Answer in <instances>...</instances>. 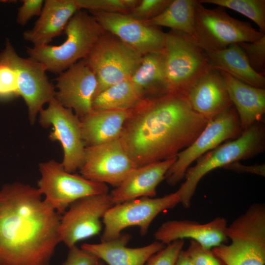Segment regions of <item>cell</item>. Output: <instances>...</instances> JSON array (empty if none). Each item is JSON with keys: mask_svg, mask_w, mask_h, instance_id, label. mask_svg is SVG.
Segmentation results:
<instances>
[{"mask_svg": "<svg viewBox=\"0 0 265 265\" xmlns=\"http://www.w3.org/2000/svg\"><path fill=\"white\" fill-rule=\"evenodd\" d=\"M209 121L193 110L186 96L166 93L144 99L132 109L119 139L139 167L176 157Z\"/></svg>", "mask_w": 265, "mask_h": 265, "instance_id": "obj_1", "label": "cell"}, {"mask_svg": "<svg viewBox=\"0 0 265 265\" xmlns=\"http://www.w3.org/2000/svg\"><path fill=\"white\" fill-rule=\"evenodd\" d=\"M42 196L19 182L0 189V265H50L61 215Z\"/></svg>", "mask_w": 265, "mask_h": 265, "instance_id": "obj_2", "label": "cell"}, {"mask_svg": "<svg viewBox=\"0 0 265 265\" xmlns=\"http://www.w3.org/2000/svg\"><path fill=\"white\" fill-rule=\"evenodd\" d=\"M64 32L66 39L59 45L27 48L28 57L42 63L47 71L59 74L85 59L106 31L92 15L80 9L70 19Z\"/></svg>", "mask_w": 265, "mask_h": 265, "instance_id": "obj_3", "label": "cell"}, {"mask_svg": "<svg viewBox=\"0 0 265 265\" xmlns=\"http://www.w3.org/2000/svg\"><path fill=\"white\" fill-rule=\"evenodd\" d=\"M265 148V128L257 122L243 131L237 138L209 151L196 160V163L186 171L185 182L178 189L181 203L189 207L197 185L207 173L240 160L250 159Z\"/></svg>", "mask_w": 265, "mask_h": 265, "instance_id": "obj_4", "label": "cell"}, {"mask_svg": "<svg viewBox=\"0 0 265 265\" xmlns=\"http://www.w3.org/2000/svg\"><path fill=\"white\" fill-rule=\"evenodd\" d=\"M231 240L212 249L225 265H265V206L252 205L225 230Z\"/></svg>", "mask_w": 265, "mask_h": 265, "instance_id": "obj_5", "label": "cell"}, {"mask_svg": "<svg viewBox=\"0 0 265 265\" xmlns=\"http://www.w3.org/2000/svg\"><path fill=\"white\" fill-rule=\"evenodd\" d=\"M168 92L187 94L212 69L206 52L186 36L172 30L165 33L163 49Z\"/></svg>", "mask_w": 265, "mask_h": 265, "instance_id": "obj_6", "label": "cell"}, {"mask_svg": "<svg viewBox=\"0 0 265 265\" xmlns=\"http://www.w3.org/2000/svg\"><path fill=\"white\" fill-rule=\"evenodd\" d=\"M265 35L250 23L231 17L224 8H208L198 0L195 11V41L205 52L252 42Z\"/></svg>", "mask_w": 265, "mask_h": 265, "instance_id": "obj_7", "label": "cell"}, {"mask_svg": "<svg viewBox=\"0 0 265 265\" xmlns=\"http://www.w3.org/2000/svg\"><path fill=\"white\" fill-rule=\"evenodd\" d=\"M142 56L116 36L106 31L84 59L97 80L94 97L108 87L130 79L139 66Z\"/></svg>", "mask_w": 265, "mask_h": 265, "instance_id": "obj_8", "label": "cell"}, {"mask_svg": "<svg viewBox=\"0 0 265 265\" xmlns=\"http://www.w3.org/2000/svg\"><path fill=\"white\" fill-rule=\"evenodd\" d=\"M37 189L44 200L58 213L63 214L76 201L91 195L108 193L106 184L67 172L54 160L40 163Z\"/></svg>", "mask_w": 265, "mask_h": 265, "instance_id": "obj_9", "label": "cell"}, {"mask_svg": "<svg viewBox=\"0 0 265 265\" xmlns=\"http://www.w3.org/2000/svg\"><path fill=\"white\" fill-rule=\"evenodd\" d=\"M180 203V193L177 190L161 197H141L115 204L103 217L104 230L101 242L117 238L124 229L131 226L139 227L141 235L145 236L159 213Z\"/></svg>", "mask_w": 265, "mask_h": 265, "instance_id": "obj_10", "label": "cell"}, {"mask_svg": "<svg viewBox=\"0 0 265 265\" xmlns=\"http://www.w3.org/2000/svg\"><path fill=\"white\" fill-rule=\"evenodd\" d=\"M0 62L15 72L18 96L24 100L28 109V118L34 124L38 113L55 98L54 85L48 80L46 68L42 63L29 57L20 56L8 40L0 53Z\"/></svg>", "mask_w": 265, "mask_h": 265, "instance_id": "obj_11", "label": "cell"}, {"mask_svg": "<svg viewBox=\"0 0 265 265\" xmlns=\"http://www.w3.org/2000/svg\"><path fill=\"white\" fill-rule=\"evenodd\" d=\"M242 132L233 106L210 120L195 140L177 155L175 161L165 175L167 184L176 185L184 178L186 171L193 162L224 141L237 138Z\"/></svg>", "mask_w": 265, "mask_h": 265, "instance_id": "obj_12", "label": "cell"}, {"mask_svg": "<svg viewBox=\"0 0 265 265\" xmlns=\"http://www.w3.org/2000/svg\"><path fill=\"white\" fill-rule=\"evenodd\" d=\"M39 113V122L44 127L52 126L49 135L52 141L61 144L63 158L61 163L65 171L73 173L82 166L85 146L81 131L79 118L71 109L62 106L55 98Z\"/></svg>", "mask_w": 265, "mask_h": 265, "instance_id": "obj_13", "label": "cell"}, {"mask_svg": "<svg viewBox=\"0 0 265 265\" xmlns=\"http://www.w3.org/2000/svg\"><path fill=\"white\" fill-rule=\"evenodd\" d=\"M113 205L108 193L73 203L61 215L58 229L61 242L70 249L78 241L98 235L102 229L101 219Z\"/></svg>", "mask_w": 265, "mask_h": 265, "instance_id": "obj_14", "label": "cell"}, {"mask_svg": "<svg viewBox=\"0 0 265 265\" xmlns=\"http://www.w3.org/2000/svg\"><path fill=\"white\" fill-rule=\"evenodd\" d=\"M136 167L119 138L85 147L83 162L79 170L88 180L116 187Z\"/></svg>", "mask_w": 265, "mask_h": 265, "instance_id": "obj_15", "label": "cell"}, {"mask_svg": "<svg viewBox=\"0 0 265 265\" xmlns=\"http://www.w3.org/2000/svg\"><path fill=\"white\" fill-rule=\"evenodd\" d=\"M106 32L116 36L141 55L163 49L165 32L126 14L90 11Z\"/></svg>", "mask_w": 265, "mask_h": 265, "instance_id": "obj_16", "label": "cell"}, {"mask_svg": "<svg viewBox=\"0 0 265 265\" xmlns=\"http://www.w3.org/2000/svg\"><path fill=\"white\" fill-rule=\"evenodd\" d=\"M55 81V99L74 110L80 119L92 111V102L97 87L96 76L84 59L59 74Z\"/></svg>", "mask_w": 265, "mask_h": 265, "instance_id": "obj_17", "label": "cell"}, {"mask_svg": "<svg viewBox=\"0 0 265 265\" xmlns=\"http://www.w3.org/2000/svg\"><path fill=\"white\" fill-rule=\"evenodd\" d=\"M227 220L217 217L212 220L201 223L189 220H172L162 223L154 234V237L165 245L185 238L195 241L209 249L226 244L225 230Z\"/></svg>", "mask_w": 265, "mask_h": 265, "instance_id": "obj_18", "label": "cell"}, {"mask_svg": "<svg viewBox=\"0 0 265 265\" xmlns=\"http://www.w3.org/2000/svg\"><path fill=\"white\" fill-rule=\"evenodd\" d=\"M186 97L193 110L209 120L233 106L221 74L213 68L195 82Z\"/></svg>", "mask_w": 265, "mask_h": 265, "instance_id": "obj_19", "label": "cell"}, {"mask_svg": "<svg viewBox=\"0 0 265 265\" xmlns=\"http://www.w3.org/2000/svg\"><path fill=\"white\" fill-rule=\"evenodd\" d=\"M176 159V157L137 167L109 193L114 205L141 198L154 197L157 187Z\"/></svg>", "mask_w": 265, "mask_h": 265, "instance_id": "obj_20", "label": "cell"}, {"mask_svg": "<svg viewBox=\"0 0 265 265\" xmlns=\"http://www.w3.org/2000/svg\"><path fill=\"white\" fill-rule=\"evenodd\" d=\"M76 0H46L34 26L25 31L23 38L40 47L49 45L59 36L70 19L78 11Z\"/></svg>", "mask_w": 265, "mask_h": 265, "instance_id": "obj_21", "label": "cell"}, {"mask_svg": "<svg viewBox=\"0 0 265 265\" xmlns=\"http://www.w3.org/2000/svg\"><path fill=\"white\" fill-rule=\"evenodd\" d=\"M131 236L121 234L117 238L99 243H84L80 248L96 256L108 265H144L153 254L166 245L155 241L136 248L127 246Z\"/></svg>", "mask_w": 265, "mask_h": 265, "instance_id": "obj_22", "label": "cell"}, {"mask_svg": "<svg viewBox=\"0 0 265 265\" xmlns=\"http://www.w3.org/2000/svg\"><path fill=\"white\" fill-rule=\"evenodd\" d=\"M221 74L232 104L238 113L242 131L257 122H263L265 89L245 83L229 74Z\"/></svg>", "mask_w": 265, "mask_h": 265, "instance_id": "obj_23", "label": "cell"}, {"mask_svg": "<svg viewBox=\"0 0 265 265\" xmlns=\"http://www.w3.org/2000/svg\"><path fill=\"white\" fill-rule=\"evenodd\" d=\"M132 110H92L80 119L85 147L119 139Z\"/></svg>", "mask_w": 265, "mask_h": 265, "instance_id": "obj_24", "label": "cell"}, {"mask_svg": "<svg viewBox=\"0 0 265 265\" xmlns=\"http://www.w3.org/2000/svg\"><path fill=\"white\" fill-rule=\"evenodd\" d=\"M206 53L213 68L225 72L251 86L265 88V76L251 67L243 50L238 44L221 50Z\"/></svg>", "mask_w": 265, "mask_h": 265, "instance_id": "obj_25", "label": "cell"}, {"mask_svg": "<svg viewBox=\"0 0 265 265\" xmlns=\"http://www.w3.org/2000/svg\"><path fill=\"white\" fill-rule=\"evenodd\" d=\"M130 79L144 99L169 93L166 83L163 50L143 55L139 66Z\"/></svg>", "mask_w": 265, "mask_h": 265, "instance_id": "obj_26", "label": "cell"}, {"mask_svg": "<svg viewBox=\"0 0 265 265\" xmlns=\"http://www.w3.org/2000/svg\"><path fill=\"white\" fill-rule=\"evenodd\" d=\"M198 0H171L157 16L144 22L158 27L164 26L179 32L195 41V11Z\"/></svg>", "mask_w": 265, "mask_h": 265, "instance_id": "obj_27", "label": "cell"}, {"mask_svg": "<svg viewBox=\"0 0 265 265\" xmlns=\"http://www.w3.org/2000/svg\"><path fill=\"white\" fill-rule=\"evenodd\" d=\"M144 97L130 79L106 89L95 96L92 110H129L135 108Z\"/></svg>", "mask_w": 265, "mask_h": 265, "instance_id": "obj_28", "label": "cell"}, {"mask_svg": "<svg viewBox=\"0 0 265 265\" xmlns=\"http://www.w3.org/2000/svg\"><path fill=\"white\" fill-rule=\"evenodd\" d=\"M199 2L214 4L234 10L250 19L265 33V0H199Z\"/></svg>", "mask_w": 265, "mask_h": 265, "instance_id": "obj_29", "label": "cell"}, {"mask_svg": "<svg viewBox=\"0 0 265 265\" xmlns=\"http://www.w3.org/2000/svg\"><path fill=\"white\" fill-rule=\"evenodd\" d=\"M80 8L106 13L128 14L139 0H76Z\"/></svg>", "mask_w": 265, "mask_h": 265, "instance_id": "obj_30", "label": "cell"}, {"mask_svg": "<svg viewBox=\"0 0 265 265\" xmlns=\"http://www.w3.org/2000/svg\"><path fill=\"white\" fill-rule=\"evenodd\" d=\"M171 0H139L137 5L127 14L132 18L145 22L160 14Z\"/></svg>", "mask_w": 265, "mask_h": 265, "instance_id": "obj_31", "label": "cell"}, {"mask_svg": "<svg viewBox=\"0 0 265 265\" xmlns=\"http://www.w3.org/2000/svg\"><path fill=\"white\" fill-rule=\"evenodd\" d=\"M238 44L243 50L251 67L263 74L265 64V35L255 41Z\"/></svg>", "mask_w": 265, "mask_h": 265, "instance_id": "obj_32", "label": "cell"}, {"mask_svg": "<svg viewBox=\"0 0 265 265\" xmlns=\"http://www.w3.org/2000/svg\"><path fill=\"white\" fill-rule=\"evenodd\" d=\"M185 251L193 265H225L212 249L204 248L194 240H190Z\"/></svg>", "mask_w": 265, "mask_h": 265, "instance_id": "obj_33", "label": "cell"}, {"mask_svg": "<svg viewBox=\"0 0 265 265\" xmlns=\"http://www.w3.org/2000/svg\"><path fill=\"white\" fill-rule=\"evenodd\" d=\"M184 245V240H176L151 256L144 265H174Z\"/></svg>", "mask_w": 265, "mask_h": 265, "instance_id": "obj_34", "label": "cell"}, {"mask_svg": "<svg viewBox=\"0 0 265 265\" xmlns=\"http://www.w3.org/2000/svg\"><path fill=\"white\" fill-rule=\"evenodd\" d=\"M18 96L16 75L7 65L0 62V98Z\"/></svg>", "mask_w": 265, "mask_h": 265, "instance_id": "obj_35", "label": "cell"}, {"mask_svg": "<svg viewBox=\"0 0 265 265\" xmlns=\"http://www.w3.org/2000/svg\"><path fill=\"white\" fill-rule=\"evenodd\" d=\"M16 19L17 22L24 26L33 16H39L44 3L43 0H23Z\"/></svg>", "mask_w": 265, "mask_h": 265, "instance_id": "obj_36", "label": "cell"}, {"mask_svg": "<svg viewBox=\"0 0 265 265\" xmlns=\"http://www.w3.org/2000/svg\"><path fill=\"white\" fill-rule=\"evenodd\" d=\"M99 259L76 245L69 249L66 260L61 265H94Z\"/></svg>", "mask_w": 265, "mask_h": 265, "instance_id": "obj_37", "label": "cell"}, {"mask_svg": "<svg viewBox=\"0 0 265 265\" xmlns=\"http://www.w3.org/2000/svg\"><path fill=\"white\" fill-rule=\"evenodd\" d=\"M224 168L237 172L249 173L262 176H265V164L245 165L237 161L227 165Z\"/></svg>", "mask_w": 265, "mask_h": 265, "instance_id": "obj_38", "label": "cell"}, {"mask_svg": "<svg viewBox=\"0 0 265 265\" xmlns=\"http://www.w3.org/2000/svg\"><path fill=\"white\" fill-rule=\"evenodd\" d=\"M174 265H193L185 250H182L180 253Z\"/></svg>", "mask_w": 265, "mask_h": 265, "instance_id": "obj_39", "label": "cell"}, {"mask_svg": "<svg viewBox=\"0 0 265 265\" xmlns=\"http://www.w3.org/2000/svg\"><path fill=\"white\" fill-rule=\"evenodd\" d=\"M94 265H106L105 263L102 260L99 259Z\"/></svg>", "mask_w": 265, "mask_h": 265, "instance_id": "obj_40", "label": "cell"}]
</instances>
